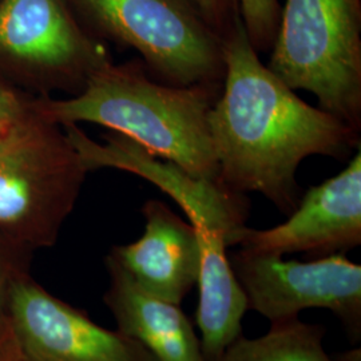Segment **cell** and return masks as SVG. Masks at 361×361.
I'll return each instance as SVG.
<instances>
[{
  "mask_svg": "<svg viewBox=\"0 0 361 361\" xmlns=\"http://www.w3.org/2000/svg\"><path fill=\"white\" fill-rule=\"evenodd\" d=\"M104 302L118 331L147 349L157 361H207L201 341L180 305L145 292L113 258H106Z\"/></svg>",
  "mask_w": 361,
  "mask_h": 361,
  "instance_id": "7c38bea8",
  "label": "cell"
},
{
  "mask_svg": "<svg viewBox=\"0 0 361 361\" xmlns=\"http://www.w3.org/2000/svg\"><path fill=\"white\" fill-rule=\"evenodd\" d=\"M237 3L247 38L255 50L258 54L271 51L281 15L279 0H237Z\"/></svg>",
  "mask_w": 361,
  "mask_h": 361,
  "instance_id": "9a60e30c",
  "label": "cell"
},
{
  "mask_svg": "<svg viewBox=\"0 0 361 361\" xmlns=\"http://www.w3.org/2000/svg\"><path fill=\"white\" fill-rule=\"evenodd\" d=\"M221 90L161 83L138 58L123 65L104 63L75 97L42 102L37 111L56 125H101L195 178L219 180L209 114Z\"/></svg>",
  "mask_w": 361,
  "mask_h": 361,
  "instance_id": "7a4b0ae2",
  "label": "cell"
},
{
  "mask_svg": "<svg viewBox=\"0 0 361 361\" xmlns=\"http://www.w3.org/2000/svg\"><path fill=\"white\" fill-rule=\"evenodd\" d=\"M145 232L128 245L109 253L130 277L152 296L176 305L197 284L200 271L198 235L168 204L149 200L142 207Z\"/></svg>",
  "mask_w": 361,
  "mask_h": 361,
  "instance_id": "8fae6325",
  "label": "cell"
},
{
  "mask_svg": "<svg viewBox=\"0 0 361 361\" xmlns=\"http://www.w3.org/2000/svg\"><path fill=\"white\" fill-rule=\"evenodd\" d=\"M0 361H26L15 347L6 324L0 331Z\"/></svg>",
  "mask_w": 361,
  "mask_h": 361,
  "instance_id": "ac0fdd59",
  "label": "cell"
},
{
  "mask_svg": "<svg viewBox=\"0 0 361 361\" xmlns=\"http://www.w3.org/2000/svg\"><path fill=\"white\" fill-rule=\"evenodd\" d=\"M22 106L11 92L0 87V118L13 119L22 111Z\"/></svg>",
  "mask_w": 361,
  "mask_h": 361,
  "instance_id": "d6986e66",
  "label": "cell"
},
{
  "mask_svg": "<svg viewBox=\"0 0 361 361\" xmlns=\"http://www.w3.org/2000/svg\"><path fill=\"white\" fill-rule=\"evenodd\" d=\"M8 123V121L7 119H4V118H0V130L3 129L6 125Z\"/></svg>",
  "mask_w": 361,
  "mask_h": 361,
  "instance_id": "ffe728a7",
  "label": "cell"
},
{
  "mask_svg": "<svg viewBox=\"0 0 361 361\" xmlns=\"http://www.w3.org/2000/svg\"><path fill=\"white\" fill-rule=\"evenodd\" d=\"M26 247L0 234V331L7 320V310L13 286L28 271Z\"/></svg>",
  "mask_w": 361,
  "mask_h": 361,
  "instance_id": "2e32d148",
  "label": "cell"
},
{
  "mask_svg": "<svg viewBox=\"0 0 361 361\" xmlns=\"http://www.w3.org/2000/svg\"><path fill=\"white\" fill-rule=\"evenodd\" d=\"M6 326L26 361H157L138 341L52 296L30 273L13 284Z\"/></svg>",
  "mask_w": 361,
  "mask_h": 361,
  "instance_id": "52a82bcc",
  "label": "cell"
},
{
  "mask_svg": "<svg viewBox=\"0 0 361 361\" xmlns=\"http://www.w3.org/2000/svg\"><path fill=\"white\" fill-rule=\"evenodd\" d=\"M65 129L87 171L118 169L152 182L177 202L194 228L225 234L229 246L234 235L246 226L250 207L245 194L233 192L219 180L195 178L177 165L147 153L122 134L106 135L104 143H99L78 125H67Z\"/></svg>",
  "mask_w": 361,
  "mask_h": 361,
  "instance_id": "ba28073f",
  "label": "cell"
},
{
  "mask_svg": "<svg viewBox=\"0 0 361 361\" xmlns=\"http://www.w3.org/2000/svg\"><path fill=\"white\" fill-rule=\"evenodd\" d=\"M87 173L56 123L22 110L0 130V234L28 250L54 245Z\"/></svg>",
  "mask_w": 361,
  "mask_h": 361,
  "instance_id": "3957f363",
  "label": "cell"
},
{
  "mask_svg": "<svg viewBox=\"0 0 361 361\" xmlns=\"http://www.w3.org/2000/svg\"><path fill=\"white\" fill-rule=\"evenodd\" d=\"M200 244L197 326L207 361H216L243 336V319L249 310L247 297L233 271L225 234L194 228Z\"/></svg>",
  "mask_w": 361,
  "mask_h": 361,
  "instance_id": "4fadbf2b",
  "label": "cell"
},
{
  "mask_svg": "<svg viewBox=\"0 0 361 361\" xmlns=\"http://www.w3.org/2000/svg\"><path fill=\"white\" fill-rule=\"evenodd\" d=\"M222 44L225 77L209 114L219 182L237 193L262 194L289 216L300 201V164L312 155L344 161L360 147V133L304 102L274 75L240 13Z\"/></svg>",
  "mask_w": 361,
  "mask_h": 361,
  "instance_id": "6da1fadb",
  "label": "cell"
},
{
  "mask_svg": "<svg viewBox=\"0 0 361 361\" xmlns=\"http://www.w3.org/2000/svg\"><path fill=\"white\" fill-rule=\"evenodd\" d=\"M0 54L77 83L79 91L94 70L110 62L63 0H0Z\"/></svg>",
  "mask_w": 361,
  "mask_h": 361,
  "instance_id": "30bf717a",
  "label": "cell"
},
{
  "mask_svg": "<svg viewBox=\"0 0 361 361\" xmlns=\"http://www.w3.org/2000/svg\"><path fill=\"white\" fill-rule=\"evenodd\" d=\"M114 39L141 55L150 77L170 86H222L224 44L193 0H73Z\"/></svg>",
  "mask_w": 361,
  "mask_h": 361,
  "instance_id": "5b68a950",
  "label": "cell"
},
{
  "mask_svg": "<svg viewBox=\"0 0 361 361\" xmlns=\"http://www.w3.org/2000/svg\"><path fill=\"white\" fill-rule=\"evenodd\" d=\"M268 68L361 130V0H286Z\"/></svg>",
  "mask_w": 361,
  "mask_h": 361,
  "instance_id": "277c9868",
  "label": "cell"
},
{
  "mask_svg": "<svg viewBox=\"0 0 361 361\" xmlns=\"http://www.w3.org/2000/svg\"><path fill=\"white\" fill-rule=\"evenodd\" d=\"M229 261L249 310L271 323L296 319L302 310H331L349 338L360 341L361 267L344 255L302 262L240 247Z\"/></svg>",
  "mask_w": 361,
  "mask_h": 361,
  "instance_id": "8992f818",
  "label": "cell"
},
{
  "mask_svg": "<svg viewBox=\"0 0 361 361\" xmlns=\"http://www.w3.org/2000/svg\"><path fill=\"white\" fill-rule=\"evenodd\" d=\"M271 324L269 332L257 338L240 336L216 361H338L324 348L323 325L298 317Z\"/></svg>",
  "mask_w": 361,
  "mask_h": 361,
  "instance_id": "5bb4252c",
  "label": "cell"
},
{
  "mask_svg": "<svg viewBox=\"0 0 361 361\" xmlns=\"http://www.w3.org/2000/svg\"><path fill=\"white\" fill-rule=\"evenodd\" d=\"M195 7L219 38L231 32L234 18L240 13L237 0H193Z\"/></svg>",
  "mask_w": 361,
  "mask_h": 361,
  "instance_id": "e0dca14e",
  "label": "cell"
},
{
  "mask_svg": "<svg viewBox=\"0 0 361 361\" xmlns=\"http://www.w3.org/2000/svg\"><path fill=\"white\" fill-rule=\"evenodd\" d=\"M361 244V152L347 168L300 198L283 224L269 229L244 226L232 246L284 257L304 253L310 258L344 255Z\"/></svg>",
  "mask_w": 361,
  "mask_h": 361,
  "instance_id": "9c48e42d",
  "label": "cell"
}]
</instances>
